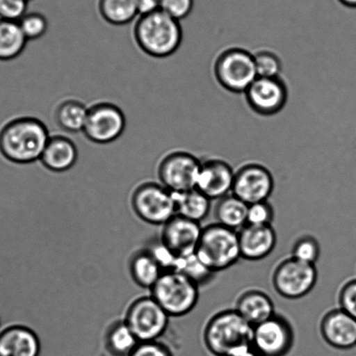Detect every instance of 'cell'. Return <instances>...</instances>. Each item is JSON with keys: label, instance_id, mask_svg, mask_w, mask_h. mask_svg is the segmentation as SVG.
I'll return each mask as SVG.
<instances>
[{"label": "cell", "instance_id": "6da1fadb", "mask_svg": "<svg viewBox=\"0 0 356 356\" xmlns=\"http://www.w3.org/2000/svg\"><path fill=\"white\" fill-rule=\"evenodd\" d=\"M50 137L42 120L34 117L17 118L0 131V154L13 163H33L40 160Z\"/></svg>", "mask_w": 356, "mask_h": 356}, {"label": "cell", "instance_id": "7a4b0ae2", "mask_svg": "<svg viewBox=\"0 0 356 356\" xmlns=\"http://www.w3.org/2000/svg\"><path fill=\"white\" fill-rule=\"evenodd\" d=\"M134 37L145 54L157 58L171 56L181 47L183 31L181 22L158 11L139 17L134 27Z\"/></svg>", "mask_w": 356, "mask_h": 356}, {"label": "cell", "instance_id": "3957f363", "mask_svg": "<svg viewBox=\"0 0 356 356\" xmlns=\"http://www.w3.org/2000/svg\"><path fill=\"white\" fill-rule=\"evenodd\" d=\"M253 328L234 309L222 310L207 321L204 343L216 356H229L252 346Z\"/></svg>", "mask_w": 356, "mask_h": 356}, {"label": "cell", "instance_id": "277c9868", "mask_svg": "<svg viewBox=\"0 0 356 356\" xmlns=\"http://www.w3.org/2000/svg\"><path fill=\"white\" fill-rule=\"evenodd\" d=\"M195 254L216 274L233 267L241 258L238 231L217 222L204 227Z\"/></svg>", "mask_w": 356, "mask_h": 356}, {"label": "cell", "instance_id": "5b68a950", "mask_svg": "<svg viewBox=\"0 0 356 356\" xmlns=\"http://www.w3.org/2000/svg\"><path fill=\"white\" fill-rule=\"evenodd\" d=\"M150 290L151 296L170 317L186 316L199 302L200 286L176 270L164 272Z\"/></svg>", "mask_w": 356, "mask_h": 356}, {"label": "cell", "instance_id": "8992f818", "mask_svg": "<svg viewBox=\"0 0 356 356\" xmlns=\"http://www.w3.org/2000/svg\"><path fill=\"white\" fill-rule=\"evenodd\" d=\"M213 74L224 89L234 93H243L257 79L254 55L241 47H229L217 55Z\"/></svg>", "mask_w": 356, "mask_h": 356}, {"label": "cell", "instance_id": "52a82bcc", "mask_svg": "<svg viewBox=\"0 0 356 356\" xmlns=\"http://www.w3.org/2000/svg\"><path fill=\"white\" fill-rule=\"evenodd\" d=\"M132 207L137 216L148 224L164 226L176 216L175 193L161 183L145 182L137 186Z\"/></svg>", "mask_w": 356, "mask_h": 356}, {"label": "cell", "instance_id": "ba28073f", "mask_svg": "<svg viewBox=\"0 0 356 356\" xmlns=\"http://www.w3.org/2000/svg\"><path fill=\"white\" fill-rule=\"evenodd\" d=\"M317 279L316 265L306 264L291 257L276 266L272 282L276 293L283 298L298 300L312 291Z\"/></svg>", "mask_w": 356, "mask_h": 356}, {"label": "cell", "instance_id": "9c48e42d", "mask_svg": "<svg viewBox=\"0 0 356 356\" xmlns=\"http://www.w3.org/2000/svg\"><path fill=\"white\" fill-rule=\"evenodd\" d=\"M170 316L153 297L144 296L131 304L125 323L140 342L159 341L167 331Z\"/></svg>", "mask_w": 356, "mask_h": 356}, {"label": "cell", "instance_id": "30bf717a", "mask_svg": "<svg viewBox=\"0 0 356 356\" xmlns=\"http://www.w3.org/2000/svg\"><path fill=\"white\" fill-rule=\"evenodd\" d=\"M200 163V159L186 151H172L165 154L158 167L161 184L174 193L195 189Z\"/></svg>", "mask_w": 356, "mask_h": 356}, {"label": "cell", "instance_id": "8fae6325", "mask_svg": "<svg viewBox=\"0 0 356 356\" xmlns=\"http://www.w3.org/2000/svg\"><path fill=\"white\" fill-rule=\"evenodd\" d=\"M126 125L125 114L119 106L111 102H98L88 107L83 134L92 143L109 144L122 136Z\"/></svg>", "mask_w": 356, "mask_h": 356}, {"label": "cell", "instance_id": "7c38bea8", "mask_svg": "<svg viewBox=\"0 0 356 356\" xmlns=\"http://www.w3.org/2000/svg\"><path fill=\"white\" fill-rule=\"evenodd\" d=\"M275 189V179L264 165L248 162L235 170L232 195L248 205L268 202Z\"/></svg>", "mask_w": 356, "mask_h": 356}, {"label": "cell", "instance_id": "4fadbf2b", "mask_svg": "<svg viewBox=\"0 0 356 356\" xmlns=\"http://www.w3.org/2000/svg\"><path fill=\"white\" fill-rule=\"evenodd\" d=\"M293 341L292 325L285 317L275 314L254 326L252 348L260 356H285L292 348Z\"/></svg>", "mask_w": 356, "mask_h": 356}, {"label": "cell", "instance_id": "5bb4252c", "mask_svg": "<svg viewBox=\"0 0 356 356\" xmlns=\"http://www.w3.org/2000/svg\"><path fill=\"white\" fill-rule=\"evenodd\" d=\"M244 95L252 111L261 116H271L284 108L289 90L282 78L257 77Z\"/></svg>", "mask_w": 356, "mask_h": 356}, {"label": "cell", "instance_id": "9a60e30c", "mask_svg": "<svg viewBox=\"0 0 356 356\" xmlns=\"http://www.w3.org/2000/svg\"><path fill=\"white\" fill-rule=\"evenodd\" d=\"M235 170L227 161L219 157L203 159L197 179L196 189L211 200L231 195Z\"/></svg>", "mask_w": 356, "mask_h": 356}, {"label": "cell", "instance_id": "2e32d148", "mask_svg": "<svg viewBox=\"0 0 356 356\" xmlns=\"http://www.w3.org/2000/svg\"><path fill=\"white\" fill-rule=\"evenodd\" d=\"M203 227L196 221L176 214L163 226L161 241L181 258L195 253Z\"/></svg>", "mask_w": 356, "mask_h": 356}, {"label": "cell", "instance_id": "e0dca14e", "mask_svg": "<svg viewBox=\"0 0 356 356\" xmlns=\"http://www.w3.org/2000/svg\"><path fill=\"white\" fill-rule=\"evenodd\" d=\"M321 337L331 347L350 349L356 346V320L345 311H328L321 321Z\"/></svg>", "mask_w": 356, "mask_h": 356}, {"label": "cell", "instance_id": "ac0fdd59", "mask_svg": "<svg viewBox=\"0 0 356 356\" xmlns=\"http://www.w3.org/2000/svg\"><path fill=\"white\" fill-rule=\"evenodd\" d=\"M241 258L250 261L264 260L275 250L277 235L270 226L248 225L238 231Z\"/></svg>", "mask_w": 356, "mask_h": 356}, {"label": "cell", "instance_id": "d6986e66", "mask_svg": "<svg viewBox=\"0 0 356 356\" xmlns=\"http://www.w3.org/2000/svg\"><path fill=\"white\" fill-rule=\"evenodd\" d=\"M41 342L26 325L8 324L0 330V356H40Z\"/></svg>", "mask_w": 356, "mask_h": 356}, {"label": "cell", "instance_id": "ffe728a7", "mask_svg": "<svg viewBox=\"0 0 356 356\" xmlns=\"http://www.w3.org/2000/svg\"><path fill=\"white\" fill-rule=\"evenodd\" d=\"M79 152L74 141L64 136L50 137L40 161L47 170L64 172L74 167L78 161Z\"/></svg>", "mask_w": 356, "mask_h": 356}, {"label": "cell", "instance_id": "44dd1931", "mask_svg": "<svg viewBox=\"0 0 356 356\" xmlns=\"http://www.w3.org/2000/svg\"><path fill=\"white\" fill-rule=\"evenodd\" d=\"M234 309L253 327L276 314L271 297L260 289H250L241 293Z\"/></svg>", "mask_w": 356, "mask_h": 356}, {"label": "cell", "instance_id": "7402d4cb", "mask_svg": "<svg viewBox=\"0 0 356 356\" xmlns=\"http://www.w3.org/2000/svg\"><path fill=\"white\" fill-rule=\"evenodd\" d=\"M248 209V204L231 193L218 200L214 216L217 223L239 231L247 225Z\"/></svg>", "mask_w": 356, "mask_h": 356}, {"label": "cell", "instance_id": "603a6c76", "mask_svg": "<svg viewBox=\"0 0 356 356\" xmlns=\"http://www.w3.org/2000/svg\"><path fill=\"white\" fill-rule=\"evenodd\" d=\"M176 214L186 219L202 222L209 216L211 200L198 189L175 193Z\"/></svg>", "mask_w": 356, "mask_h": 356}, {"label": "cell", "instance_id": "cb8c5ba5", "mask_svg": "<svg viewBox=\"0 0 356 356\" xmlns=\"http://www.w3.org/2000/svg\"><path fill=\"white\" fill-rule=\"evenodd\" d=\"M88 107L78 99H65L55 111V122L60 129L70 134L83 133Z\"/></svg>", "mask_w": 356, "mask_h": 356}, {"label": "cell", "instance_id": "d4e9b609", "mask_svg": "<svg viewBox=\"0 0 356 356\" xmlns=\"http://www.w3.org/2000/svg\"><path fill=\"white\" fill-rule=\"evenodd\" d=\"M131 275L134 282L143 289H152L163 274V269L147 250L134 254L130 262Z\"/></svg>", "mask_w": 356, "mask_h": 356}, {"label": "cell", "instance_id": "484cf974", "mask_svg": "<svg viewBox=\"0 0 356 356\" xmlns=\"http://www.w3.org/2000/svg\"><path fill=\"white\" fill-rule=\"evenodd\" d=\"M26 43L18 22L0 19V60H15L25 50Z\"/></svg>", "mask_w": 356, "mask_h": 356}, {"label": "cell", "instance_id": "4316f807", "mask_svg": "<svg viewBox=\"0 0 356 356\" xmlns=\"http://www.w3.org/2000/svg\"><path fill=\"white\" fill-rule=\"evenodd\" d=\"M98 10L106 22L124 26L132 22L138 15V0H99Z\"/></svg>", "mask_w": 356, "mask_h": 356}, {"label": "cell", "instance_id": "83f0119b", "mask_svg": "<svg viewBox=\"0 0 356 356\" xmlns=\"http://www.w3.org/2000/svg\"><path fill=\"white\" fill-rule=\"evenodd\" d=\"M139 342L125 321L113 324L106 335V348L112 356H129Z\"/></svg>", "mask_w": 356, "mask_h": 356}, {"label": "cell", "instance_id": "f1b7e54d", "mask_svg": "<svg viewBox=\"0 0 356 356\" xmlns=\"http://www.w3.org/2000/svg\"><path fill=\"white\" fill-rule=\"evenodd\" d=\"M175 270L181 273L200 288L209 284L216 275L203 264L195 253L179 258Z\"/></svg>", "mask_w": 356, "mask_h": 356}, {"label": "cell", "instance_id": "f546056e", "mask_svg": "<svg viewBox=\"0 0 356 356\" xmlns=\"http://www.w3.org/2000/svg\"><path fill=\"white\" fill-rule=\"evenodd\" d=\"M253 55L258 77L281 78L283 63L277 54L270 49H260Z\"/></svg>", "mask_w": 356, "mask_h": 356}, {"label": "cell", "instance_id": "4dcf8cb0", "mask_svg": "<svg viewBox=\"0 0 356 356\" xmlns=\"http://www.w3.org/2000/svg\"><path fill=\"white\" fill-rule=\"evenodd\" d=\"M320 254L321 248L316 238L305 235L293 244L291 257L306 264L316 265Z\"/></svg>", "mask_w": 356, "mask_h": 356}, {"label": "cell", "instance_id": "1f68e13d", "mask_svg": "<svg viewBox=\"0 0 356 356\" xmlns=\"http://www.w3.org/2000/svg\"><path fill=\"white\" fill-rule=\"evenodd\" d=\"M19 24L27 41L40 39L48 29L47 19L40 13H27Z\"/></svg>", "mask_w": 356, "mask_h": 356}, {"label": "cell", "instance_id": "d6a6232c", "mask_svg": "<svg viewBox=\"0 0 356 356\" xmlns=\"http://www.w3.org/2000/svg\"><path fill=\"white\" fill-rule=\"evenodd\" d=\"M275 212L271 204L262 202L248 205L247 224L254 226H270L274 220Z\"/></svg>", "mask_w": 356, "mask_h": 356}, {"label": "cell", "instance_id": "836d02e7", "mask_svg": "<svg viewBox=\"0 0 356 356\" xmlns=\"http://www.w3.org/2000/svg\"><path fill=\"white\" fill-rule=\"evenodd\" d=\"M195 0H160V10L171 18L184 19L192 13Z\"/></svg>", "mask_w": 356, "mask_h": 356}, {"label": "cell", "instance_id": "e575fe53", "mask_svg": "<svg viewBox=\"0 0 356 356\" xmlns=\"http://www.w3.org/2000/svg\"><path fill=\"white\" fill-rule=\"evenodd\" d=\"M164 272L175 270L179 257L160 240L147 248Z\"/></svg>", "mask_w": 356, "mask_h": 356}, {"label": "cell", "instance_id": "d590c367", "mask_svg": "<svg viewBox=\"0 0 356 356\" xmlns=\"http://www.w3.org/2000/svg\"><path fill=\"white\" fill-rule=\"evenodd\" d=\"M29 0H0V19L19 22L27 13Z\"/></svg>", "mask_w": 356, "mask_h": 356}, {"label": "cell", "instance_id": "8d00e7d4", "mask_svg": "<svg viewBox=\"0 0 356 356\" xmlns=\"http://www.w3.org/2000/svg\"><path fill=\"white\" fill-rule=\"evenodd\" d=\"M338 302L340 309L356 320V279L348 281L341 286Z\"/></svg>", "mask_w": 356, "mask_h": 356}, {"label": "cell", "instance_id": "74e56055", "mask_svg": "<svg viewBox=\"0 0 356 356\" xmlns=\"http://www.w3.org/2000/svg\"><path fill=\"white\" fill-rule=\"evenodd\" d=\"M129 356H174L167 345L159 341L139 342Z\"/></svg>", "mask_w": 356, "mask_h": 356}, {"label": "cell", "instance_id": "f35d334b", "mask_svg": "<svg viewBox=\"0 0 356 356\" xmlns=\"http://www.w3.org/2000/svg\"><path fill=\"white\" fill-rule=\"evenodd\" d=\"M160 11V0H138V15H152Z\"/></svg>", "mask_w": 356, "mask_h": 356}, {"label": "cell", "instance_id": "ab89813d", "mask_svg": "<svg viewBox=\"0 0 356 356\" xmlns=\"http://www.w3.org/2000/svg\"><path fill=\"white\" fill-rule=\"evenodd\" d=\"M229 356H260L257 354V352L254 351V349L252 348V346L250 347L244 348L241 349V350L235 352L234 354L231 355Z\"/></svg>", "mask_w": 356, "mask_h": 356}, {"label": "cell", "instance_id": "60d3db41", "mask_svg": "<svg viewBox=\"0 0 356 356\" xmlns=\"http://www.w3.org/2000/svg\"><path fill=\"white\" fill-rule=\"evenodd\" d=\"M341 4L349 8H356V0H338Z\"/></svg>", "mask_w": 356, "mask_h": 356}, {"label": "cell", "instance_id": "b9f144b4", "mask_svg": "<svg viewBox=\"0 0 356 356\" xmlns=\"http://www.w3.org/2000/svg\"><path fill=\"white\" fill-rule=\"evenodd\" d=\"M8 324H16V323H2L1 320H0V330H1L3 327L6 326V325H8Z\"/></svg>", "mask_w": 356, "mask_h": 356}, {"label": "cell", "instance_id": "7bdbcfd3", "mask_svg": "<svg viewBox=\"0 0 356 356\" xmlns=\"http://www.w3.org/2000/svg\"><path fill=\"white\" fill-rule=\"evenodd\" d=\"M29 1H30V0H29Z\"/></svg>", "mask_w": 356, "mask_h": 356}]
</instances>
